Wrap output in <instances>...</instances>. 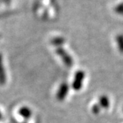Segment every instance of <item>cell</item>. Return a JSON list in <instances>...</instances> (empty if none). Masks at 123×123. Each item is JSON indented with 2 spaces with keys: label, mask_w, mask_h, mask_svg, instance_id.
<instances>
[{
  "label": "cell",
  "mask_w": 123,
  "mask_h": 123,
  "mask_svg": "<svg viewBox=\"0 0 123 123\" xmlns=\"http://www.w3.org/2000/svg\"><path fill=\"white\" fill-rule=\"evenodd\" d=\"M21 115L25 118H29L31 116V111L27 107H23L19 111Z\"/></svg>",
  "instance_id": "obj_6"
},
{
  "label": "cell",
  "mask_w": 123,
  "mask_h": 123,
  "mask_svg": "<svg viewBox=\"0 0 123 123\" xmlns=\"http://www.w3.org/2000/svg\"><path fill=\"white\" fill-rule=\"evenodd\" d=\"M85 77V73L82 70H79L75 76V79L73 83V88L75 89V90H79L81 89L82 84H83V81Z\"/></svg>",
  "instance_id": "obj_1"
},
{
  "label": "cell",
  "mask_w": 123,
  "mask_h": 123,
  "mask_svg": "<svg viewBox=\"0 0 123 123\" xmlns=\"http://www.w3.org/2000/svg\"><path fill=\"white\" fill-rule=\"evenodd\" d=\"M5 80V75L4 73V69H3V66L1 61V58H0V82H4Z\"/></svg>",
  "instance_id": "obj_7"
},
{
  "label": "cell",
  "mask_w": 123,
  "mask_h": 123,
  "mask_svg": "<svg viewBox=\"0 0 123 123\" xmlns=\"http://www.w3.org/2000/svg\"><path fill=\"white\" fill-rule=\"evenodd\" d=\"M99 111H100V107L98 105H94L92 107V111L94 114H98L99 112Z\"/></svg>",
  "instance_id": "obj_9"
},
{
  "label": "cell",
  "mask_w": 123,
  "mask_h": 123,
  "mask_svg": "<svg viewBox=\"0 0 123 123\" xmlns=\"http://www.w3.org/2000/svg\"><path fill=\"white\" fill-rule=\"evenodd\" d=\"M57 53L60 56L63 62H64V64H66L67 66H71L73 65V60L72 57H70V55L66 53V51L61 48L57 49L56 50Z\"/></svg>",
  "instance_id": "obj_2"
},
{
  "label": "cell",
  "mask_w": 123,
  "mask_h": 123,
  "mask_svg": "<svg viewBox=\"0 0 123 123\" xmlns=\"http://www.w3.org/2000/svg\"><path fill=\"white\" fill-rule=\"evenodd\" d=\"M0 118H1V114H0Z\"/></svg>",
  "instance_id": "obj_10"
},
{
  "label": "cell",
  "mask_w": 123,
  "mask_h": 123,
  "mask_svg": "<svg viewBox=\"0 0 123 123\" xmlns=\"http://www.w3.org/2000/svg\"><path fill=\"white\" fill-rule=\"evenodd\" d=\"M115 11L116 12L123 15V4H120L116 8H115Z\"/></svg>",
  "instance_id": "obj_8"
},
{
  "label": "cell",
  "mask_w": 123,
  "mask_h": 123,
  "mask_svg": "<svg viewBox=\"0 0 123 123\" xmlns=\"http://www.w3.org/2000/svg\"><path fill=\"white\" fill-rule=\"evenodd\" d=\"M116 40V42H117L119 51L121 53H123V35L117 36Z\"/></svg>",
  "instance_id": "obj_5"
},
{
  "label": "cell",
  "mask_w": 123,
  "mask_h": 123,
  "mask_svg": "<svg viewBox=\"0 0 123 123\" xmlns=\"http://www.w3.org/2000/svg\"><path fill=\"white\" fill-rule=\"evenodd\" d=\"M68 91V87L66 84H62L60 87L57 94V98L58 100L62 101L64 100V98L67 94V92Z\"/></svg>",
  "instance_id": "obj_3"
},
{
  "label": "cell",
  "mask_w": 123,
  "mask_h": 123,
  "mask_svg": "<svg viewBox=\"0 0 123 123\" xmlns=\"http://www.w3.org/2000/svg\"><path fill=\"white\" fill-rule=\"evenodd\" d=\"M99 104L103 108H107L110 106V101L109 98L106 96H102L99 99Z\"/></svg>",
  "instance_id": "obj_4"
}]
</instances>
